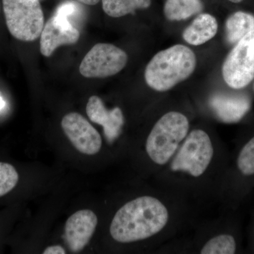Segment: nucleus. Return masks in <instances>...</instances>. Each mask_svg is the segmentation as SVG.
Here are the masks:
<instances>
[{
  "label": "nucleus",
  "instance_id": "22",
  "mask_svg": "<svg viewBox=\"0 0 254 254\" xmlns=\"http://www.w3.org/2000/svg\"><path fill=\"white\" fill-rule=\"evenodd\" d=\"M79 2L83 3V4L86 5H91V6H93V5H95L98 4L100 0H77Z\"/></svg>",
  "mask_w": 254,
  "mask_h": 254
},
{
  "label": "nucleus",
  "instance_id": "5",
  "mask_svg": "<svg viewBox=\"0 0 254 254\" xmlns=\"http://www.w3.org/2000/svg\"><path fill=\"white\" fill-rule=\"evenodd\" d=\"M214 148L206 132L193 130L184 141L171 165L174 172H184L198 177L206 171L211 163Z\"/></svg>",
  "mask_w": 254,
  "mask_h": 254
},
{
  "label": "nucleus",
  "instance_id": "8",
  "mask_svg": "<svg viewBox=\"0 0 254 254\" xmlns=\"http://www.w3.org/2000/svg\"><path fill=\"white\" fill-rule=\"evenodd\" d=\"M61 125L64 133L80 153L93 155L101 149L100 133L81 114H67L63 118Z\"/></svg>",
  "mask_w": 254,
  "mask_h": 254
},
{
  "label": "nucleus",
  "instance_id": "21",
  "mask_svg": "<svg viewBox=\"0 0 254 254\" xmlns=\"http://www.w3.org/2000/svg\"><path fill=\"white\" fill-rule=\"evenodd\" d=\"M43 254H64L66 250L60 245L50 246L43 252Z\"/></svg>",
  "mask_w": 254,
  "mask_h": 254
},
{
  "label": "nucleus",
  "instance_id": "1",
  "mask_svg": "<svg viewBox=\"0 0 254 254\" xmlns=\"http://www.w3.org/2000/svg\"><path fill=\"white\" fill-rule=\"evenodd\" d=\"M169 212L155 197H138L119 209L110 227L112 237L120 243H131L150 238L168 224Z\"/></svg>",
  "mask_w": 254,
  "mask_h": 254
},
{
  "label": "nucleus",
  "instance_id": "19",
  "mask_svg": "<svg viewBox=\"0 0 254 254\" xmlns=\"http://www.w3.org/2000/svg\"><path fill=\"white\" fill-rule=\"evenodd\" d=\"M237 167L245 176L254 175V136L241 150L237 158Z\"/></svg>",
  "mask_w": 254,
  "mask_h": 254
},
{
  "label": "nucleus",
  "instance_id": "20",
  "mask_svg": "<svg viewBox=\"0 0 254 254\" xmlns=\"http://www.w3.org/2000/svg\"><path fill=\"white\" fill-rule=\"evenodd\" d=\"M78 5L73 1H66L58 6L55 14L58 17L64 18L70 21V18L76 16L78 12ZM71 22V21H70Z\"/></svg>",
  "mask_w": 254,
  "mask_h": 254
},
{
  "label": "nucleus",
  "instance_id": "15",
  "mask_svg": "<svg viewBox=\"0 0 254 254\" xmlns=\"http://www.w3.org/2000/svg\"><path fill=\"white\" fill-rule=\"evenodd\" d=\"M203 9L201 0H167L164 6V14L170 21H181Z\"/></svg>",
  "mask_w": 254,
  "mask_h": 254
},
{
  "label": "nucleus",
  "instance_id": "13",
  "mask_svg": "<svg viewBox=\"0 0 254 254\" xmlns=\"http://www.w3.org/2000/svg\"><path fill=\"white\" fill-rule=\"evenodd\" d=\"M216 18L208 14L198 15L183 32L184 40L189 44L198 46L211 40L218 32Z\"/></svg>",
  "mask_w": 254,
  "mask_h": 254
},
{
  "label": "nucleus",
  "instance_id": "11",
  "mask_svg": "<svg viewBox=\"0 0 254 254\" xmlns=\"http://www.w3.org/2000/svg\"><path fill=\"white\" fill-rule=\"evenodd\" d=\"M86 114L91 122L103 127L105 138L110 143L120 136L125 123L123 111L120 108L108 110L99 97L93 95L87 103Z\"/></svg>",
  "mask_w": 254,
  "mask_h": 254
},
{
  "label": "nucleus",
  "instance_id": "16",
  "mask_svg": "<svg viewBox=\"0 0 254 254\" xmlns=\"http://www.w3.org/2000/svg\"><path fill=\"white\" fill-rule=\"evenodd\" d=\"M105 14L113 18L133 14L137 9L149 7L151 0H102Z\"/></svg>",
  "mask_w": 254,
  "mask_h": 254
},
{
  "label": "nucleus",
  "instance_id": "10",
  "mask_svg": "<svg viewBox=\"0 0 254 254\" xmlns=\"http://www.w3.org/2000/svg\"><path fill=\"white\" fill-rule=\"evenodd\" d=\"M98 225V218L91 210H78L66 220L64 237L69 250L78 253L88 245Z\"/></svg>",
  "mask_w": 254,
  "mask_h": 254
},
{
  "label": "nucleus",
  "instance_id": "6",
  "mask_svg": "<svg viewBox=\"0 0 254 254\" xmlns=\"http://www.w3.org/2000/svg\"><path fill=\"white\" fill-rule=\"evenodd\" d=\"M225 83L234 89L248 86L254 78V31L237 43L222 66Z\"/></svg>",
  "mask_w": 254,
  "mask_h": 254
},
{
  "label": "nucleus",
  "instance_id": "9",
  "mask_svg": "<svg viewBox=\"0 0 254 254\" xmlns=\"http://www.w3.org/2000/svg\"><path fill=\"white\" fill-rule=\"evenodd\" d=\"M79 38V31L69 21L53 15L41 32L40 50L43 56L48 58L60 46L75 44Z\"/></svg>",
  "mask_w": 254,
  "mask_h": 254
},
{
  "label": "nucleus",
  "instance_id": "24",
  "mask_svg": "<svg viewBox=\"0 0 254 254\" xmlns=\"http://www.w3.org/2000/svg\"><path fill=\"white\" fill-rule=\"evenodd\" d=\"M229 1H232L233 3H239L241 2V1H243V0H229Z\"/></svg>",
  "mask_w": 254,
  "mask_h": 254
},
{
  "label": "nucleus",
  "instance_id": "2",
  "mask_svg": "<svg viewBox=\"0 0 254 254\" xmlns=\"http://www.w3.org/2000/svg\"><path fill=\"white\" fill-rule=\"evenodd\" d=\"M196 57L183 45H176L159 52L148 63L145 80L155 91L165 92L185 81L194 71Z\"/></svg>",
  "mask_w": 254,
  "mask_h": 254
},
{
  "label": "nucleus",
  "instance_id": "14",
  "mask_svg": "<svg viewBox=\"0 0 254 254\" xmlns=\"http://www.w3.org/2000/svg\"><path fill=\"white\" fill-rule=\"evenodd\" d=\"M254 31V16L237 11L232 14L225 23L227 41L230 44H237L247 35Z\"/></svg>",
  "mask_w": 254,
  "mask_h": 254
},
{
  "label": "nucleus",
  "instance_id": "12",
  "mask_svg": "<svg viewBox=\"0 0 254 254\" xmlns=\"http://www.w3.org/2000/svg\"><path fill=\"white\" fill-rule=\"evenodd\" d=\"M210 104L215 115L225 123L240 121L250 109L251 103L245 95H214Z\"/></svg>",
  "mask_w": 254,
  "mask_h": 254
},
{
  "label": "nucleus",
  "instance_id": "17",
  "mask_svg": "<svg viewBox=\"0 0 254 254\" xmlns=\"http://www.w3.org/2000/svg\"><path fill=\"white\" fill-rule=\"evenodd\" d=\"M235 238L230 235H220L206 242L200 250L202 254H232L236 252Z\"/></svg>",
  "mask_w": 254,
  "mask_h": 254
},
{
  "label": "nucleus",
  "instance_id": "23",
  "mask_svg": "<svg viewBox=\"0 0 254 254\" xmlns=\"http://www.w3.org/2000/svg\"><path fill=\"white\" fill-rule=\"evenodd\" d=\"M5 107V102L3 98L0 96V110L3 109Z\"/></svg>",
  "mask_w": 254,
  "mask_h": 254
},
{
  "label": "nucleus",
  "instance_id": "25",
  "mask_svg": "<svg viewBox=\"0 0 254 254\" xmlns=\"http://www.w3.org/2000/svg\"><path fill=\"white\" fill-rule=\"evenodd\" d=\"M0 9H1V4H0Z\"/></svg>",
  "mask_w": 254,
  "mask_h": 254
},
{
  "label": "nucleus",
  "instance_id": "7",
  "mask_svg": "<svg viewBox=\"0 0 254 254\" xmlns=\"http://www.w3.org/2000/svg\"><path fill=\"white\" fill-rule=\"evenodd\" d=\"M128 62L127 53L109 43H98L82 60L79 72L86 78H103L122 71Z\"/></svg>",
  "mask_w": 254,
  "mask_h": 254
},
{
  "label": "nucleus",
  "instance_id": "3",
  "mask_svg": "<svg viewBox=\"0 0 254 254\" xmlns=\"http://www.w3.org/2000/svg\"><path fill=\"white\" fill-rule=\"evenodd\" d=\"M189 129L190 122L183 114L169 112L164 115L155 123L145 143L150 160L159 165L168 163L186 138Z\"/></svg>",
  "mask_w": 254,
  "mask_h": 254
},
{
  "label": "nucleus",
  "instance_id": "4",
  "mask_svg": "<svg viewBox=\"0 0 254 254\" xmlns=\"http://www.w3.org/2000/svg\"><path fill=\"white\" fill-rule=\"evenodd\" d=\"M6 26L19 41L32 42L41 36L44 14L39 0H2Z\"/></svg>",
  "mask_w": 254,
  "mask_h": 254
},
{
  "label": "nucleus",
  "instance_id": "18",
  "mask_svg": "<svg viewBox=\"0 0 254 254\" xmlns=\"http://www.w3.org/2000/svg\"><path fill=\"white\" fill-rule=\"evenodd\" d=\"M18 182V174L14 166L0 162V197L7 194Z\"/></svg>",
  "mask_w": 254,
  "mask_h": 254
}]
</instances>
